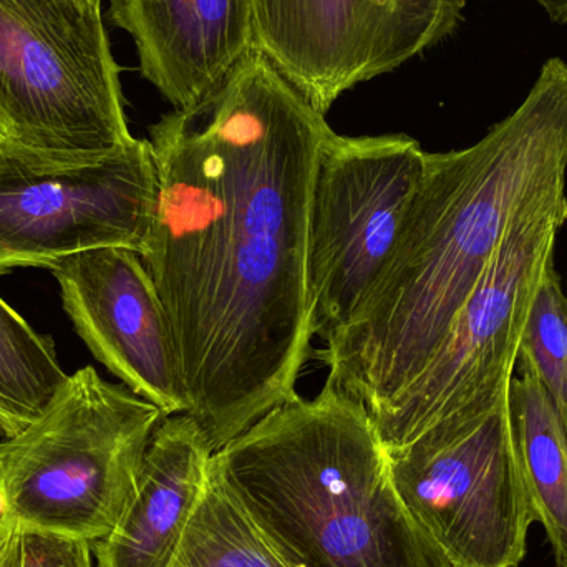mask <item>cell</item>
Returning <instances> with one entry per match:
<instances>
[{
    "instance_id": "obj_22",
    "label": "cell",
    "mask_w": 567,
    "mask_h": 567,
    "mask_svg": "<svg viewBox=\"0 0 567 567\" xmlns=\"http://www.w3.org/2000/svg\"><path fill=\"white\" fill-rule=\"evenodd\" d=\"M2 150H3V143H2V140H0V153H2Z\"/></svg>"
},
{
    "instance_id": "obj_21",
    "label": "cell",
    "mask_w": 567,
    "mask_h": 567,
    "mask_svg": "<svg viewBox=\"0 0 567 567\" xmlns=\"http://www.w3.org/2000/svg\"><path fill=\"white\" fill-rule=\"evenodd\" d=\"M86 2L96 3V6H102V0H86Z\"/></svg>"
},
{
    "instance_id": "obj_7",
    "label": "cell",
    "mask_w": 567,
    "mask_h": 567,
    "mask_svg": "<svg viewBox=\"0 0 567 567\" xmlns=\"http://www.w3.org/2000/svg\"><path fill=\"white\" fill-rule=\"evenodd\" d=\"M158 202L150 140L92 158H43L3 146L0 153V275L50 269L100 248L145 258Z\"/></svg>"
},
{
    "instance_id": "obj_2",
    "label": "cell",
    "mask_w": 567,
    "mask_h": 567,
    "mask_svg": "<svg viewBox=\"0 0 567 567\" xmlns=\"http://www.w3.org/2000/svg\"><path fill=\"white\" fill-rule=\"evenodd\" d=\"M566 198L567 62L553 56L480 142L426 152L385 268L326 337L327 382L380 415L439 352L513 226Z\"/></svg>"
},
{
    "instance_id": "obj_20",
    "label": "cell",
    "mask_w": 567,
    "mask_h": 567,
    "mask_svg": "<svg viewBox=\"0 0 567 567\" xmlns=\"http://www.w3.org/2000/svg\"><path fill=\"white\" fill-rule=\"evenodd\" d=\"M3 519V503H2V498H0V522H2Z\"/></svg>"
},
{
    "instance_id": "obj_13",
    "label": "cell",
    "mask_w": 567,
    "mask_h": 567,
    "mask_svg": "<svg viewBox=\"0 0 567 567\" xmlns=\"http://www.w3.org/2000/svg\"><path fill=\"white\" fill-rule=\"evenodd\" d=\"M212 456L192 416H165L118 525L92 545L95 567H168L205 488Z\"/></svg>"
},
{
    "instance_id": "obj_10",
    "label": "cell",
    "mask_w": 567,
    "mask_h": 567,
    "mask_svg": "<svg viewBox=\"0 0 567 567\" xmlns=\"http://www.w3.org/2000/svg\"><path fill=\"white\" fill-rule=\"evenodd\" d=\"M465 0H252L256 50L326 115L458 29Z\"/></svg>"
},
{
    "instance_id": "obj_15",
    "label": "cell",
    "mask_w": 567,
    "mask_h": 567,
    "mask_svg": "<svg viewBox=\"0 0 567 567\" xmlns=\"http://www.w3.org/2000/svg\"><path fill=\"white\" fill-rule=\"evenodd\" d=\"M168 567H293L212 456L208 480Z\"/></svg>"
},
{
    "instance_id": "obj_1",
    "label": "cell",
    "mask_w": 567,
    "mask_h": 567,
    "mask_svg": "<svg viewBox=\"0 0 567 567\" xmlns=\"http://www.w3.org/2000/svg\"><path fill=\"white\" fill-rule=\"evenodd\" d=\"M259 50L195 109L150 128L158 202L148 255L186 415L213 453L297 395L312 350L310 202L329 138Z\"/></svg>"
},
{
    "instance_id": "obj_16",
    "label": "cell",
    "mask_w": 567,
    "mask_h": 567,
    "mask_svg": "<svg viewBox=\"0 0 567 567\" xmlns=\"http://www.w3.org/2000/svg\"><path fill=\"white\" fill-rule=\"evenodd\" d=\"M66 379L53 340L0 299V439L27 429Z\"/></svg>"
},
{
    "instance_id": "obj_17",
    "label": "cell",
    "mask_w": 567,
    "mask_h": 567,
    "mask_svg": "<svg viewBox=\"0 0 567 567\" xmlns=\"http://www.w3.org/2000/svg\"><path fill=\"white\" fill-rule=\"evenodd\" d=\"M518 362L535 372L567 425V296L556 262L536 292Z\"/></svg>"
},
{
    "instance_id": "obj_8",
    "label": "cell",
    "mask_w": 567,
    "mask_h": 567,
    "mask_svg": "<svg viewBox=\"0 0 567 567\" xmlns=\"http://www.w3.org/2000/svg\"><path fill=\"white\" fill-rule=\"evenodd\" d=\"M386 455L403 503L450 566H519L535 518L508 403L482 419L440 423Z\"/></svg>"
},
{
    "instance_id": "obj_18",
    "label": "cell",
    "mask_w": 567,
    "mask_h": 567,
    "mask_svg": "<svg viewBox=\"0 0 567 567\" xmlns=\"http://www.w3.org/2000/svg\"><path fill=\"white\" fill-rule=\"evenodd\" d=\"M0 567H95L92 545L0 522Z\"/></svg>"
},
{
    "instance_id": "obj_11",
    "label": "cell",
    "mask_w": 567,
    "mask_h": 567,
    "mask_svg": "<svg viewBox=\"0 0 567 567\" xmlns=\"http://www.w3.org/2000/svg\"><path fill=\"white\" fill-rule=\"evenodd\" d=\"M49 271L93 357L163 415L186 413L168 317L142 256L126 248L92 249Z\"/></svg>"
},
{
    "instance_id": "obj_5",
    "label": "cell",
    "mask_w": 567,
    "mask_h": 567,
    "mask_svg": "<svg viewBox=\"0 0 567 567\" xmlns=\"http://www.w3.org/2000/svg\"><path fill=\"white\" fill-rule=\"evenodd\" d=\"M0 140L56 162L135 140L100 6L0 0Z\"/></svg>"
},
{
    "instance_id": "obj_6",
    "label": "cell",
    "mask_w": 567,
    "mask_h": 567,
    "mask_svg": "<svg viewBox=\"0 0 567 567\" xmlns=\"http://www.w3.org/2000/svg\"><path fill=\"white\" fill-rule=\"evenodd\" d=\"M567 223V198L516 223L415 382L372 419L386 450L440 423L482 419L506 406L519 343Z\"/></svg>"
},
{
    "instance_id": "obj_3",
    "label": "cell",
    "mask_w": 567,
    "mask_h": 567,
    "mask_svg": "<svg viewBox=\"0 0 567 567\" xmlns=\"http://www.w3.org/2000/svg\"><path fill=\"white\" fill-rule=\"evenodd\" d=\"M213 456L293 567H452L403 503L365 406L332 383Z\"/></svg>"
},
{
    "instance_id": "obj_14",
    "label": "cell",
    "mask_w": 567,
    "mask_h": 567,
    "mask_svg": "<svg viewBox=\"0 0 567 567\" xmlns=\"http://www.w3.org/2000/svg\"><path fill=\"white\" fill-rule=\"evenodd\" d=\"M513 453L559 567H567V425L548 390L525 363L516 362L508 389Z\"/></svg>"
},
{
    "instance_id": "obj_4",
    "label": "cell",
    "mask_w": 567,
    "mask_h": 567,
    "mask_svg": "<svg viewBox=\"0 0 567 567\" xmlns=\"http://www.w3.org/2000/svg\"><path fill=\"white\" fill-rule=\"evenodd\" d=\"M158 406L83 367L27 429L0 442L3 522L83 539L109 536L125 513Z\"/></svg>"
},
{
    "instance_id": "obj_12",
    "label": "cell",
    "mask_w": 567,
    "mask_h": 567,
    "mask_svg": "<svg viewBox=\"0 0 567 567\" xmlns=\"http://www.w3.org/2000/svg\"><path fill=\"white\" fill-rule=\"evenodd\" d=\"M110 19L135 40L143 76L182 112L256 50L252 0H110Z\"/></svg>"
},
{
    "instance_id": "obj_9",
    "label": "cell",
    "mask_w": 567,
    "mask_h": 567,
    "mask_svg": "<svg viewBox=\"0 0 567 567\" xmlns=\"http://www.w3.org/2000/svg\"><path fill=\"white\" fill-rule=\"evenodd\" d=\"M425 156L406 135L340 136L320 150L310 202L316 336L342 327L385 268L422 185Z\"/></svg>"
},
{
    "instance_id": "obj_19",
    "label": "cell",
    "mask_w": 567,
    "mask_h": 567,
    "mask_svg": "<svg viewBox=\"0 0 567 567\" xmlns=\"http://www.w3.org/2000/svg\"><path fill=\"white\" fill-rule=\"evenodd\" d=\"M555 22L567 25V0H536Z\"/></svg>"
}]
</instances>
